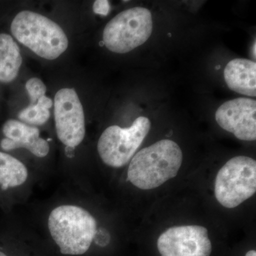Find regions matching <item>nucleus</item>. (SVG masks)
I'll use <instances>...</instances> for the list:
<instances>
[{"label":"nucleus","mask_w":256,"mask_h":256,"mask_svg":"<svg viewBox=\"0 0 256 256\" xmlns=\"http://www.w3.org/2000/svg\"><path fill=\"white\" fill-rule=\"evenodd\" d=\"M152 32V18L149 10L134 8L116 15L106 25L102 40L108 50L126 54L148 41Z\"/></svg>","instance_id":"obj_5"},{"label":"nucleus","mask_w":256,"mask_h":256,"mask_svg":"<svg viewBox=\"0 0 256 256\" xmlns=\"http://www.w3.org/2000/svg\"><path fill=\"white\" fill-rule=\"evenodd\" d=\"M182 160L178 144L170 140L158 141L134 154L128 168V180L142 190L159 188L178 175Z\"/></svg>","instance_id":"obj_1"},{"label":"nucleus","mask_w":256,"mask_h":256,"mask_svg":"<svg viewBox=\"0 0 256 256\" xmlns=\"http://www.w3.org/2000/svg\"><path fill=\"white\" fill-rule=\"evenodd\" d=\"M156 247L161 256H210L213 248L201 226L171 227L160 235Z\"/></svg>","instance_id":"obj_8"},{"label":"nucleus","mask_w":256,"mask_h":256,"mask_svg":"<svg viewBox=\"0 0 256 256\" xmlns=\"http://www.w3.org/2000/svg\"><path fill=\"white\" fill-rule=\"evenodd\" d=\"M57 137L67 148H74L84 140L85 116L78 94L73 88H62L54 98Z\"/></svg>","instance_id":"obj_7"},{"label":"nucleus","mask_w":256,"mask_h":256,"mask_svg":"<svg viewBox=\"0 0 256 256\" xmlns=\"http://www.w3.org/2000/svg\"><path fill=\"white\" fill-rule=\"evenodd\" d=\"M256 192V162L249 156L232 158L216 178L215 196L226 208H236L254 196Z\"/></svg>","instance_id":"obj_4"},{"label":"nucleus","mask_w":256,"mask_h":256,"mask_svg":"<svg viewBox=\"0 0 256 256\" xmlns=\"http://www.w3.org/2000/svg\"><path fill=\"white\" fill-rule=\"evenodd\" d=\"M5 138L1 141L4 150L24 148L38 158H44L50 152V146L40 137V130L16 120H9L3 126Z\"/></svg>","instance_id":"obj_10"},{"label":"nucleus","mask_w":256,"mask_h":256,"mask_svg":"<svg viewBox=\"0 0 256 256\" xmlns=\"http://www.w3.org/2000/svg\"><path fill=\"white\" fill-rule=\"evenodd\" d=\"M28 178V170L22 162L0 152V186L3 190L21 186Z\"/></svg>","instance_id":"obj_13"},{"label":"nucleus","mask_w":256,"mask_h":256,"mask_svg":"<svg viewBox=\"0 0 256 256\" xmlns=\"http://www.w3.org/2000/svg\"><path fill=\"white\" fill-rule=\"evenodd\" d=\"M11 32L20 43L45 60H54L68 48V38L60 25L28 10L16 14Z\"/></svg>","instance_id":"obj_3"},{"label":"nucleus","mask_w":256,"mask_h":256,"mask_svg":"<svg viewBox=\"0 0 256 256\" xmlns=\"http://www.w3.org/2000/svg\"><path fill=\"white\" fill-rule=\"evenodd\" d=\"M110 3L108 1L98 0L94 4V12L96 14L106 16L110 12Z\"/></svg>","instance_id":"obj_15"},{"label":"nucleus","mask_w":256,"mask_h":256,"mask_svg":"<svg viewBox=\"0 0 256 256\" xmlns=\"http://www.w3.org/2000/svg\"><path fill=\"white\" fill-rule=\"evenodd\" d=\"M22 64L18 44L6 34H0V82H10L16 78Z\"/></svg>","instance_id":"obj_12"},{"label":"nucleus","mask_w":256,"mask_h":256,"mask_svg":"<svg viewBox=\"0 0 256 256\" xmlns=\"http://www.w3.org/2000/svg\"><path fill=\"white\" fill-rule=\"evenodd\" d=\"M0 256H10L8 252H5L4 250L0 249Z\"/></svg>","instance_id":"obj_17"},{"label":"nucleus","mask_w":256,"mask_h":256,"mask_svg":"<svg viewBox=\"0 0 256 256\" xmlns=\"http://www.w3.org/2000/svg\"><path fill=\"white\" fill-rule=\"evenodd\" d=\"M216 120L220 128L240 140L256 139V101L239 98L226 101L217 109Z\"/></svg>","instance_id":"obj_9"},{"label":"nucleus","mask_w":256,"mask_h":256,"mask_svg":"<svg viewBox=\"0 0 256 256\" xmlns=\"http://www.w3.org/2000/svg\"><path fill=\"white\" fill-rule=\"evenodd\" d=\"M245 256H256V250H250L246 252Z\"/></svg>","instance_id":"obj_16"},{"label":"nucleus","mask_w":256,"mask_h":256,"mask_svg":"<svg viewBox=\"0 0 256 256\" xmlns=\"http://www.w3.org/2000/svg\"><path fill=\"white\" fill-rule=\"evenodd\" d=\"M50 236L64 256L86 254L97 232V222L87 210L76 205L56 207L48 218Z\"/></svg>","instance_id":"obj_2"},{"label":"nucleus","mask_w":256,"mask_h":256,"mask_svg":"<svg viewBox=\"0 0 256 256\" xmlns=\"http://www.w3.org/2000/svg\"><path fill=\"white\" fill-rule=\"evenodd\" d=\"M53 101L46 96H42L35 106H28L18 114V118L28 126H42L50 118V109Z\"/></svg>","instance_id":"obj_14"},{"label":"nucleus","mask_w":256,"mask_h":256,"mask_svg":"<svg viewBox=\"0 0 256 256\" xmlns=\"http://www.w3.org/2000/svg\"><path fill=\"white\" fill-rule=\"evenodd\" d=\"M224 79L230 90L242 95L256 96V64L246 58L229 62L224 69Z\"/></svg>","instance_id":"obj_11"},{"label":"nucleus","mask_w":256,"mask_h":256,"mask_svg":"<svg viewBox=\"0 0 256 256\" xmlns=\"http://www.w3.org/2000/svg\"><path fill=\"white\" fill-rule=\"evenodd\" d=\"M151 128L148 118L138 117L129 128L110 126L98 142V152L102 161L111 168L124 166L132 160Z\"/></svg>","instance_id":"obj_6"}]
</instances>
